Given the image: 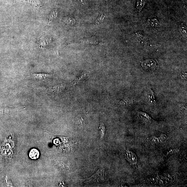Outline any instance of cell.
<instances>
[{
	"mask_svg": "<svg viewBox=\"0 0 187 187\" xmlns=\"http://www.w3.org/2000/svg\"><path fill=\"white\" fill-rule=\"evenodd\" d=\"M144 1L143 0H139L137 3V8L139 10H141L143 7Z\"/></svg>",
	"mask_w": 187,
	"mask_h": 187,
	"instance_id": "obj_15",
	"label": "cell"
},
{
	"mask_svg": "<svg viewBox=\"0 0 187 187\" xmlns=\"http://www.w3.org/2000/svg\"><path fill=\"white\" fill-rule=\"evenodd\" d=\"M180 31L184 37H186L187 30L186 26L182 24H180Z\"/></svg>",
	"mask_w": 187,
	"mask_h": 187,
	"instance_id": "obj_11",
	"label": "cell"
},
{
	"mask_svg": "<svg viewBox=\"0 0 187 187\" xmlns=\"http://www.w3.org/2000/svg\"><path fill=\"white\" fill-rule=\"evenodd\" d=\"M105 17V14H102L101 15L98 16L97 20H96L95 22L94 23V25H98L100 23H102Z\"/></svg>",
	"mask_w": 187,
	"mask_h": 187,
	"instance_id": "obj_12",
	"label": "cell"
},
{
	"mask_svg": "<svg viewBox=\"0 0 187 187\" xmlns=\"http://www.w3.org/2000/svg\"><path fill=\"white\" fill-rule=\"evenodd\" d=\"M40 153L38 150L35 148H33L31 150L29 156L31 159H38L39 157Z\"/></svg>",
	"mask_w": 187,
	"mask_h": 187,
	"instance_id": "obj_8",
	"label": "cell"
},
{
	"mask_svg": "<svg viewBox=\"0 0 187 187\" xmlns=\"http://www.w3.org/2000/svg\"><path fill=\"white\" fill-rule=\"evenodd\" d=\"M141 64L144 68L151 70L155 68L156 63L154 60L148 59L142 62Z\"/></svg>",
	"mask_w": 187,
	"mask_h": 187,
	"instance_id": "obj_2",
	"label": "cell"
},
{
	"mask_svg": "<svg viewBox=\"0 0 187 187\" xmlns=\"http://www.w3.org/2000/svg\"><path fill=\"white\" fill-rule=\"evenodd\" d=\"M37 41L38 43V46L41 48L46 47L48 44V42L47 41L46 39L43 36H40L39 39Z\"/></svg>",
	"mask_w": 187,
	"mask_h": 187,
	"instance_id": "obj_9",
	"label": "cell"
},
{
	"mask_svg": "<svg viewBox=\"0 0 187 187\" xmlns=\"http://www.w3.org/2000/svg\"><path fill=\"white\" fill-rule=\"evenodd\" d=\"M62 21L66 25H73L76 23V20L74 18L69 16L64 17L63 18Z\"/></svg>",
	"mask_w": 187,
	"mask_h": 187,
	"instance_id": "obj_7",
	"label": "cell"
},
{
	"mask_svg": "<svg viewBox=\"0 0 187 187\" xmlns=\"http://www.w3.org/2000/svg\"><path fill=\"white\" fill-rule=\"evenodd\" d=\"M88 74V73L87 72H84L82 73L79 77L77 79H76L75 81H74L73 85H75V84H77L78 83H79V82L81 81L82 80H83L84 78L87 76Z\"/></svg>",
	"mask_w": 187,
	"mask_h": 187,
	"instance_id": "obj_13",
	"label": "cell"
},
{
	"mask_svg": "<svg viewBox=\"0 0 187 187\" xmlns=\"http://www.w3.org/2000/svg\"><path fill=\"white\" fill-rule=\"evenodd\" d=\"M57 13L56 9L53 10V11L51 13L50 18H49V22H50L51 20L54 19L55 17H57Z\"/></svg>",
	"mask_w": 187,
	"mask_h": 187,
	"instance_id": "obj_14",
	"label": "cell"
},
{
	"mask_svg": "<svg viewBox=\"0 0 187 187\" xmlns=\"http://www.w3.org/2000/svg\"><path fill=\"white\" fill-rule=\"evenodd\" d=\"M30 75L34 79L38 80L46 79L47 78L52 77V75L44 73H31Z\"/></svg>",
	"mask_w": 187,
	"mask_h": 187,
	"instance_id": "obj_3",
	"label": "cell"
},
{
	"mask_svg": "<svg viewBox=\"0 0 187 187\" xmlns=\"http://www.w3.org/2000/svg\"><path fill=\"white\" fill-rule=\"evenodd\" d=\"M21 2H26L29 4H30L35 9H37L39 8L42 7L43 6L39 0H25V1H20Z\"/></svg>",
	"mask_w": 187,
	"mask_h": 187,
	"instance_id": "obj_5",
	"label": "cell"
},
{
	"mask_svg": "<svg viewBox=\"0 0 187 187\" xmlns=\"http://www.w3.org/2000/svg\"><path fill=\"white\" fill-rule=\"evenodd\" d=\"M99 135L100 139H102L105 135L106 127L103 123H101L99 126Z\"/></svg>",
	"mask_w": 187,
	"mask_h": 187,
	"instance_id": "obj_10",
	"label": "cell"
},
{
	"mask_svg": "<svg viewBox=\"0 0 187 187\" xmlns=\"http://www.w3.org/2000/svg\"><path fill=\"white\" fill-rule=\"evenodd\" d=\"M64 86L63 85H58L49 87L47 88L49 92H59L64 89Z\"/></svg>",
	"mask_w": 187,
	"mask_h": 187,
	"instance_id": "obj_6",
	"label": "cell"
},
{
	"mask_svg": "<svg viewBox=\"0 0 187 187\" xmlns=\"http://www.w3.org/2000/svg\"><path fill=\"white\" fill-rule=\"evenodd\" d=\"M98 40L96 37L93 36L90 38L82 39L80 40L79 42H77L87 43L88 44L100 45L103 44L102 43L100 42Z\"/></svg>",
	"mask_w": 187,
	"mask_h": 187,
	"instance_id": "obj_4",
	"label": "cell"
},
{
	"mask_svg": "<svg viewBox=\"0 0 187 187\" xmlns=\"http://www.w3.org/2000/svg\"><path fill=\"white\" fill-rule=\"evenodd\" d=\"M106 180L104 168H100L93 175L86 180L84 183L87 184L101 183L104 182Z\"/></svg>",
	"mask_w": 187,
	"mask_h": 187,
	"instance_id": "obj_1",
	"label": "cell"
},
{
	"mask_svg": "<svg viewBox=\"0 0 187 187\" xmlns=\"http://www.w3.org/2000/svg\"><path fill=\"white\" fill-rule=\"evenodd\" d=\"M80 2H81L82 3H83V0H79Z\"/></svg>",
	"mask_w": 187,
	"mask_h": 187,
	"instance_id": "obj_16",
	"label": "cell"
}]
</instances>
